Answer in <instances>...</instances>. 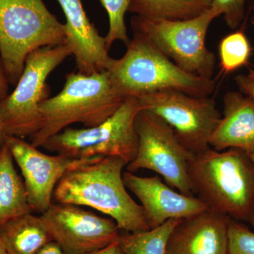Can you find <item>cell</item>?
<instances>
[{"instance_id": "obj_18", "label": "cell", "mask_w": 254, "mask_h": 254, "mask_svg": "<svg viewBox=\"0 0 254 254\" xmlns=\"http://www.w3.org/2000/svg\"><path fill=\"white\" fill-rule=\"evenodd\" d=\"M33 213L23 180L15 169L9 147L0 145V225L10 219Z\"/></svg>"}, {"instance_id": "obj_4", "label": "cell", "mask_w": 254, "mask_h": 254, "mask_svg": "<svg viewBox=\"0 0 254 254\" xmlns=\"http://www.w3.org/2000/svg\"><path fill=\"white\" fill-rule=\"evenodd\" d=\"M123 58L113 59L108 71L114 86L125 98L164 91L197 97L210 96L216 82L179 67L144 37L133 33Z\"/></svg>"}, {"instance_id": "obj_29", "label": "cell", "mask_w": 254, "mask_h": 254, "mask_svg": "<svg viewBox=\"0 0 254 254\" xmlns=\"http://www.w3.org/2000/svg\"><path fill=\"white\" fill-rule=\"evenodd\" d=\"M247 222L252 225V227L254 228V205L253 208H252V210H251L250 215H249L248 220H247Z\"/></svg>"}, {"instance_id": "obj_2", "label": "cell", "mask_w": 254, "mask_h": 254, "mask_svg": "<svg viewBox=\"0 0 254 254\" xmlns=\"http://www.w3.org/2000/svg\"><path fill=\"white\" fill-rule=\"evenodd\" d=\"M188 174L192 193L208 208L247 222L254 205V163L248 153L209 147L191 155Z\"/></svg>"}, {"instance_id": "obj_1", "label": "cell", "mask_w": 254, "mask_h": 254, "mask_svg": "<svg viewBox=\"0 0 254 254\" xmlns=\"http://www.w3.org/2000/svg\"><path fill=\"white\" fill-rule=\"evenodd\" d=\"M127 164L105 157L66 173L53 195L56 203L88 207L108 215L126 232L150 230L141 205L128 193L123 180Z\"/></svg>"}, {"instance_id": "obj_27", "label": "cell", "mask_w": 254, "mask_h": 254, "mask_svg": "<svg viewBox=\"0 0 254 254\" xmlns=\"http://www.w3.org/2000/svg\"><path fill=\"white\" fill-rule=\"evenodd\" d=\"M85 254H126L122 250L121 247L119 245L118 242H114L111 245L107 246L104 248L94 251Z\"/></svg>"}, {"instance_id": "obj_7", "label": "cell", "mask_w": 254, "mask_h": 254, "mask_svg": "<svg viewBox=\"0 0 254 254\" xmlns=\"http://www.w3.org/2000/svg\"><path fill=\"white\" fill-rule=\"evenodd\" d=\"M71 52L66 45L46 46L32 52L14 91L0 103V119L5 136L24 138L39 131L40 105L50 98L47 78Z\"/></svg>"}, {"instance_id": "obj_6", "label": "cell", "mask_w": 254, "mask_h": 254, "mask_svg": "<svg viewBox=\"0 0 254 254\" xmlns=\"http://www.w3.org/2000/svg\"><path fill=\"white\" fill-rule=\"evenodd\" d=\"M141 110L138 98L128 97L104 123L83 128L67 127L50 137L41 147L51 153L73 158L118 157L128 165L138 151L135 120Z\"/></svg>"}, {"instance_id": "obj_15", "label": "cell", "mask_w": 254, "mask_h": 254, "mask_svg": "<svg viewBox=\"0 0 254 254\" xmlns=\"http://www.w3.org/2000/svg\"><path fill=\"white\" fill-rule=\"evenodd\" d=\"M230 220L209 208L182 219L169 237L165 254H227Z\"/></svg>"}, {"instance_id": "obj_23", "label": "cell", "mask_w": 254, "mask_h": 254, "mask_svg": "<svg viewBox=\"0 0 254 254\" xmlns=\"http://www.w3.org/2000/svg\"><path fill=\"white\" fill-rule=\"evenodd\" d=\"M227 254H254V232L242 222L230 220Z\"/></svg>"}, {"instance_id": "obj_31", "label": "cell", "mask_w": 254, "mask_h": 254, "mask_svg": "<svg viewBox=\"0 0 254 254\" xmlns=\"http://www.w3.org/2000/svg\"><path fill=\"white\" fill-rule=\"evenodd\" d=\"M247 76L254 81V68H251L250 72H249Z\"/></svg>"}, {"instance_id": "obj_22", "label": "cell", "mask_w": 254, "mask_h": 254, "mask_svg": "<svg viewBox=\"0 0 254 254\" xmlns=\"http://www.w3.org/2000/svg\"><path fill=\"white\" fill-rule=\"evenodd\" d=\"M109 17V31L105 37L108 50L115 41L128 44L130 39L127 35L125 14L132 0H99Z\"/></svg>"}, {"instance_id": "obj_32", "label": "cell", "mask_w": 254, "mask_h": 254, "mask_svg": "<svg viewBox=\"0 0 254 254\" xmlns=\"http://www.w3.org/2000/svg\"><path fill=\"white\" fill-rule=\"evenodd\" d=\"M250 155V158L252 159V161L254 163V154H249Z\"/></svg>"}, {"instance_id": "obj_20", "label": "cell", "mask_w": 254, "mask_h": 254, "mask_svg": "<svg viewBox=\"0 0 254 254\" xmlns=\"http://www.w3.org/2000/svg\"><path fill=\"white\" fill-rule=\"evenodd\" d=\"M180 220L171 219L145 231L125 232L119 237V245L126 254H165L169 237Z\"/></svg>"}, {"instance_id": "obj_28", "label": "cell", "mask_w": 254, "mask_h": 254, "mask_svg": "<svg viewBox=\"0 0 254 254\" xmlns=\"http://www.w3.org/2000/svg\"><path fill=\"white\" fill-rule=\"evenodd\" d=\"M35 254H65L56 242H50Z\"/></svg>"}, {"instance_id": "obj_12", "label": "cell", "mask_w": 254, "mask_h": 254, "mask_svg": "<svg viewBox=\"0 0 254 254\" xmlns=\"http://www.w3.org/2000/svg\"><path fill=\"white\" fill-rule=\"evenodd\" d=\"M4 143L22 173L28 203L33 212L40 214L46 211L53 203L55 188L66 173L103 158H73L48 155L30 142L15 136H5Z\"/></svg>"}, {"instance_id": "obj_9", "label": "cell", "mask_w": 254, "mask_h": 254, "mask_svg": "<svg viewBox=\"0 0 254 254\" xmlns=\"http://www.w3.org/2000/svg\"><path fill=\"white\" fill-rule=\"evenodd\" d=\"M135 127L138 137L136 157L127 165V171L155 172L164 181L184 194L193 195L188 174L190 153L180 143L171 127L158 115L141 110Z\"/></svg>"}, {"instance_id": "obj_30", "label": "cell", "mask_w": 254, "mask_h": 254, "mask_svg": "<svg viewBox=\"0 0 254 254\" xmlns=\"http://www.w3.org/2000/svg\"><path fill=\"white\" fill-rule=\"evenodd\" d=\"M0 254H7V252L5 250V247L1 241H0Z\"/></svg>"}, {"instance_id": "obj_24", "label": "cell", "mask_w": 254, "mask_h": 254, "mask_svg": "<svg viewBox=\"0 0 254 254\" xmlns=\"http://www.w3.org/2000/svg\"><path fill=\"white\" fill-rule=\"evenodd\" d=\"M247 0H213L211 9L217 16H222L230 29H236L245 16Z\"/></svg>"}, {"instance_id": "obj_16", "label": "cell", "mask_w": 254, "mask_h": 254, "mask_svg": "<svg viewBox=\"0 0 254 254\" xmlns=\"http://www.w3.org/2000/svg\"><path fill=\"white\" fill-rule=\"evenodd\" d=\"M218 151L237 148L254 154V99L242 92L229 91L223 97L222 118L209 139Z\"/></svg>"}, {"instance_id": "obj_13", "label": "cell", "mask_w": 254, "mask_h": 254, "mask_svg": "<svg viewBox=\"0 0 254 254\" xmlns=\"http://www.w3.org/2000/svg\"><path fill=\"white\" fill-rule=\"evenodd\" d=\"M127 190L139 200L150 229L163 225L171 219H184L208 208L194 195L176 191L159 175L140 177L131 172L123 173Z\"/></svg>"}, {"instance_id": "obj_5", "label": "cell", "mask_w": 254, "mask_h": 254, "mask_svg": "<svg viewBox=\"0 0 254 254\" xmlns=\"http://www.w3.org/2000/svg\"><path fill=\"white\" fill-rule=\"evenodd\" d=\"M65 42L64 25L43 0H0V55L9 85L16 86L30 53Z\"/></svg>"}, {"instance_id": "obj_17", "label": "cell", "mask_w": 254, "mask_h": 254, "mask_svg": "<svg viewBox=\"0 0 254 254\" xmlns=\"http://www.w3.org/2000/svg\"><path fill=\"white\" fill-rule=\"evenodd\" d=\"M0 241L7 254H35L53 239L41 215L30 213L0 225Z\"/></svg>"}, {"instance_id": "obj_3", "label": "cell", "mask_w": 254, "mask_h": 254, "mask_svg": "<svg viewBox=\"0 0 254 254\" xmlns=\"http://www.w3.org/2000/svg\"><path fill=\"white\" fill-rule=\"evenodd\" d=\"M126 99L114 86L108 70L91 75L68 73L60 93L40 105L43 122L39 131L30 137V143L39 148L73 124L98 126L113 116Z\"/></svg>"}, {"instance_id": "obj_25", "label": "cell", "mask_w": 254, "mask_h": 254, "mask_svg": "<svg viewBox=\"0 0 254 254\" xmlns=\"http://www.w3.org/2000/svg\"><path fill=\"white\" fill-rule=\"evenodd\" d=\"M9 86V81H8L7 76H6L1 55H0V103L9 95L8 94ZM4 138L5 135L1 127V119H0V145L4 143Z\"/></svg>"}, {"instance_id": "obj_11", "label": "cell", "mask_w": 254, "mask_h": 254, "mask_svg": "<svg viewBox=\"0 0 254 254\" xmlns=\"http://www.w3.org/2000/svg\"><path fill=\"white\" fill-rule=\"evenodd\" d=\"M42 219L53 242L65 254H85L118 242L115 220L103 218L79 205L52 203Z\"/></svg>"}, {"instance_id": "obj_19", "label": "cell", "mask_w": 254, "mask_h": 254, "mask_svg": "<svg viewBox=\"0 0 254 254\" xmlns=\"http://www.w3.org/2000/svg\"><path fill=\"white\" fill-rule=\"evenodd\" d=\"M213 0H132L128 11L148 19L185 21L210 9Z\"/></svg>"}, {"instance_id": "obj_14", "label": "cell", "mask_w": 254, "mask_h": 254, "mask_svg": "<svg viewBox=\"0 0 254 254\" xmlns=\"http://www.w3.org/2000/svg\"><path fill=\"white\" fill-rule=\"evenodd\" d=\"M66 18V45L76 60L78 72L85 75L107 71L110 58L105 37L100 36L86 14L81 0H58Z\"/></svg>"}, {"instance_id": "obj_26", "label": "cell", "mask_w": 254, "mask_h": 254, "mask_svg": "<svg viewBox=\"0 0 254 254\" xmlns=\"http://www.w3.org/2000/svg\"><path fill=\"white\" fill-rule=\"evenodd\" d=\"M235 83L241 92L254 99V81L247 75L239 74L235 77Z\"/></svg>"}, {"instance_id": "obj_21", "label": "cell", "mask_w": 254, "mask_h": 254, "mask_svg": "<svg viewBox=\"0 0 254 254\" xmlns=\"http://www.w3.org/2000/svg\"><path fill=\"white\" fill-rule=\"evenodd\" d=\"M251 53L250 43L244 32L237 31L225 36L219 45L222 71L228 74L245 66Z\"/></svg>"}, {"instance_id": "obj_10", "label": "cell", "mask_w": 254, "mask_h": 254, "mask_svg": "<svg viewBox=\"0 0 254 254\" xmlns=\"http://www.w3.org/2000/svg\"><path fill=\"white\" fill-rule=\"evenodd\" d=\"M137 98L143 110L158 115L173 128L190 153L195 154L210 147V137L222 118L213 98L177 91L154 92Z\"/></svg>"}, {"instance_id": "obj_8", "label": "cell", "mask_w": 254, "mask_h": 254, "mask_svg": "<svg viewBox=\"0 0 254 254\" xmlns=\"http://www.w3.org/2000/svg\"><path fill=\"white\" fill-rule=\"evenodd\" d=\"M211 9L192 19L170 21L131 18L133 33L144 37L179 67L200 77L213 79L216 58L207 48V33L215 18Z\"/></svg>"}]
</instances>
